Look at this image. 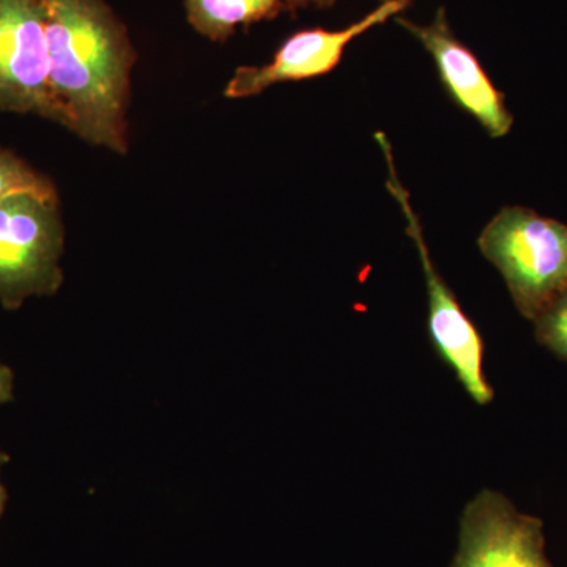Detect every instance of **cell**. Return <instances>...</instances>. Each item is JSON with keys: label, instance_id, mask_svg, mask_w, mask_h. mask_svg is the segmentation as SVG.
I'll use <instances>...</instances> for the list:
<instances>
[{"label": "cell", "instance_id": "obj_1", "mask_svg": "<svg viewBox=\"0 0 567 567\" xmlns=\"http://www.w3.org/2000/svg\"><path fill=\"white\" fill-rule=\"evenodd\" d=\"M52 92L71 133L125 155L137 54L103 0H41Z\"/></svg>", "mask_w": 567, "mask_h": 567}, {"label": "cell", "instance_id": "obj_2", "mask_svg": "<svg viewBox=\"0 0 567 567\" xmlns=\"http://www.w3.org/2000/svg\"><path fill=\"white\" fill-rule=\"evenodd\" d=\"M477 246L505 279L522 316H536L567 286V226L524 207L503 208Z\"/></svg>", "mask_w": 567, "mask_h": 567}, {"label": "cell", "instance_id": "obj_3", "mask_svg": "<svg viewBox=\"0 0 567 567\" xmlns=\"http://www.w3.org/2000/svg\"><path fill=\"white\" fill-rule=\"evenodd\" d=\"M65 230L59 197L13 194L0 200V303L14 311L63 284Z\"/></svg>", "mask_w": 567, "mask_h": 567}, {"label": "cell", "instance_id": "obj_4", "mask_svg": "<svg viewBox=\"0 0 567 567\" xmlns=\"http://www.w3.org/2000/svg\"><path fill=\"white\" fill-rule=\"evenodd\" d=\"M377 144L385 155L388 178L386 188L395 203L401 207L406 219V234L412 238L423 264L425 286L429 297L427 328L432 346L442 358L443 363L450 365L456 374L458 382L465 388L470 398L480 405H487L494 399V388L488 385L484 375V342L480 331L472 320L462 311L456 295L447 287L445 279L435 270L431 252L425 245L423 226L420 216L413 210L410 194L402 185L395 171L393 148L385 134L375 133Z\"/></svg>", "mask_w": 567, "mask_h": 567}, {"label": "cell", "instance_id": "obj_5", "mask_svg": "<svg viewBox=\"0 0 567 567\" xmlns=\"http://www.w3.org/2000/svg\"><path fill=\"white\" fill-rule=\"evenodd\" d=\"M0 112L39 115L69 130L51 87L41 0H0Z\"/></svg>", "mask_w": 567, "mask_h": 567}, {"label": "cell", "instance_id": "obj_6", "mask_svg": "<svg viewBox=\"0 0 567 567\" xmlns=\"http://www.w3.org/2000/svg\"><path fill=\"white\" fill-rule=\"evenodd\" d=\"M451 567H554L546 555L544 522L520 513L498 492H480L462 514Z\"/></svg>", "mask_w": 567, "mask_h": 567}, {"label": "cell", "instance_id": "obj_7", "mask_svg": "<svg viewBox=\"0 0 567 567\" xmlns=\"http://www.w3.org/2000/svg\"><path fill=\"white\" fill-rule=\"evenodd\" d=\"M410 2L412 0H386L363 20L342 31L309 29L293 33L284 41L274 61L267 65L240 66L235 70L224 96L230 100L248 99L259 95L279 82L311 80L330 73L341 63L342 54L350 41L401 13Z\"/></svg>", "mask_w": 567, "mask_h": 567}, {"label": "cell", "instance_id": "obj_8", "mask_svg": "<svg viewBox=\"0 0 567 567\" xmlns=\"http://www.w3.org/2000/svg\"><path fill=\"white\" fill-rule=\"evenodd\" d=\"M398 22L434 58L440 80L454 102L473 115L494 140L509 134L514 117L506 107L505 95L495 87L476 55L454 37L445 10L440 9L429 25L401 18Z\"/></svg>", "mask_w": 567, "mask_h": 567}, {"label": "cell", "instance_id": "obj_9", "mask_svg": "<svg viewBox=\"0 0 567 567\" xmlns=\"http://www.w3.org/2000/svg\"><path fill=\"white\" fill-rule=\"evenodd\" d=\"M336 0H186L189 24L213 41H226L238 25L274 20L303 9H328Z\"/></svg>", "mask_w": 567, "mask_h": 567}, {"label": "cell", "instance_id": "obj_10", "mask_svg": "<svg viewBox=\"0 0 567 567\" xmlns=\"http://www.w3.org/2000/svg\"><path fill=\"white\" fill-rule=\"evenodd\" d=\"M20 193L59 197L51 178L33 169L17 153L0 148V200Z\"/></svg>", "mask_w": 567, "mask_h": 567}, {"label": "cell", "instance_id": "obj_11", "mask_svg": "<svg viewBox=\"0 0 567 567\" xmlns=\"http://www.w3.org/2000/svg\"><path fill=\"white\" fill-rule=\"evenodd\" d=\"M533 322L537 342L567 363V286Z\"/></svg>", "mask_w": 567, "mask_h": 567}, {"label": "cell", "instance_id": "obj_12", "mask_svg": "<svg viewBox=\"0 0 567 567\" xmlns=\"http://www.w3.org/2000/svg\"><path fill=\"white\" fill-rule=\"evenodd\" d=\"M14 375L9 365L0 363V405L13 402Z\"/></svg>", "mask_w": 567, "mask_h": 567}, {"label": "cell", "instance_id": "obj_13", "mask_svg": "<svg viewBox=\"0 0 567 567\" xmlns=\"http://www.w3.org/2000/svg\"><path fill=\"white\" fill-rule=\"evenodd\" d=\"M9 454L0 447V517H2L3 511H6L7 498H9V495H7V488L2 484V470L3 466L9 464Z\"/></svg>", "mask_w": 567, "mask_h": 567}]
</instances>
